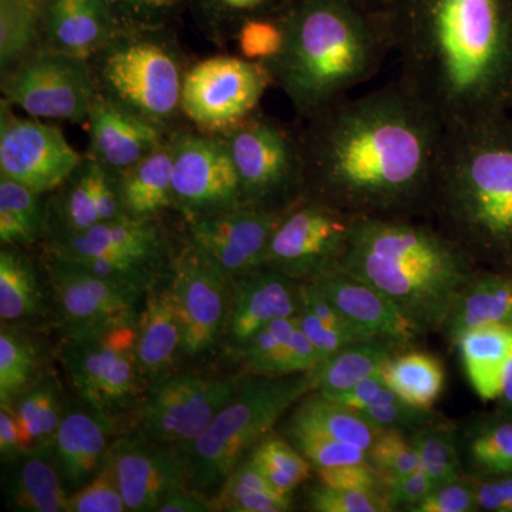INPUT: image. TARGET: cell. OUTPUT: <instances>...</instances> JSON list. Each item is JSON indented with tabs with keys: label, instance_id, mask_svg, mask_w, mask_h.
I'll return each instance as SVG.
<instances>
[{
	"label": "cell",
	"instance_id": "1",
	"mask_svg": "<svg viewBox=\"0 0 512 512\" xmlns=\"http://www.w3.org/2000/svg\"><path fill=\"white\" fill-rule=\"evenodd\" d=\"M305 123V197L353 217L427 215L447 127L399 79Z\"/></svg>",
	"mask_w": 512,
	"mask_h": 512
},
{
	"label": "cell",
	"instance_id": "2",
	"mask_svg": "<svg viewBox=\"0 0 512 512\" xmlns=\"http://www.w3.org/2000/svg\"><path fill=\"white\" fill-rule=\"evenodd\" d=\"M399 80L446 127L512 111V0H389Z\"/></svg>",
	"mask_w": 512,
	"mask_h": 512
},
{
	"label": "cell",
	"instance_id": "3",
	"mask_svg": "<svg viewBox=\"0 0 512 512\" xmlns=\"http://www.w3.org/2000/svg\"><path fill=\"white\" fill-rule=\"evenodd\" d=\"M427 217L478 265L512 269V117L447 127Z\"/></svg>",
	"mask_w": 512,
	"mask_h": 512
},
{
	"label": "cell",
	"instance_id": "4",
	"mask_svg": "<svg viewBox=\"0 0 512 512\" xmlns=\"http://www.w3.org/2000/svg\"><path fill=\"white\" fill-rule=\"evenodd\" d=\"M416 220L356 217L339 266L386 295L426 336L443 332L480 265L436 224Z\"/></svg>",
	"mask_w": 512,
	"mask_h": 512
},
{
	"label": "cell",
	"instance_id": "5",
	"mask_svg": "<svg viewBox=\"0 0 512 512\" xmlns=\"http://www.w3.org/2000/svg\"><path fill=\"white\" fill-rule=\"evenodd\" d=\"M390 52L384 15L353 0H293L284 50L268 70L306 120L375 77Z\"/></svg>",
	"mask_w": 512,
	"mask_h": 512
},
{
	"label": "cell",
	"instance_id": "6",
	"mask_svg": "<svg viewBox=\"0 0 512 512\" xmlns=\"http://www.w3.org/2000/svg\"><path fill=\"white\" fill-rule=\"evenodd\" d=\"M97 93L167 134L184 119L188 64L171 28L123 29L89 59Z\"/></svg>",
	"mask_w": 512,
	"mask_h": 512
},
{
	"label": "cell",
	"instance_id": "7",
	"mask_svg": "<svg viewBox=\"0 0 512 512\" xmlns=\"http://www.w3.org/2000/svg\"><path fill=\"white\" fill-rule=\"evenodd\" d=\"M311 392V372L241 376L234 396L207 431L185 448L188 481L200 490L222 484L245 454L268 437L278 421Z\"/></svg>",
	"mask_w": 512,
	"mask_h": 512
},
{
	"label": "cell",
	"instance_id": "8",
	"mask_svg": "<svg viewBox=\"0 0 512 512\" xmlns=\"http://www.w3.org/2000/svg\"><path fill=\"white\" fill-rule=\"evenodd\" d=\"M221 136L237 168L245 205L284 211L305 197L299 130L256 111Z\"/></svg>",
	"mask_w": 512,
	"mask_h": 512
},
{
	"label": "cell",
	"instance_id": "9",
	"mask_svg": "<svg viewBox=\"0 0 512 512\" xmlns=\"http://www.w3.org/2000/svg\"><path fill=\"white\" fill-rule=\"evenodd\" d=\"M62 362L77 396L107 419L143 393L147 377L138 362L137 323L67 333Z\"/></svg>",
	"mask_w": 512,
	"mask_h": 512
},
{
	"label": "cell",
	"instance_id": "10",
	"mask_svg": "<svg viewBox=\"0 0 512 512\" xmlns=\"http://www.w3.org/2000/svg\"><path fill=\"white\" fill-rule=\"evenodd\" d=\"M49 251L143 291L157 281L161 269L170 268L175 255L157 220H134L127 215L82 234L53 237Z\"/></svg>",
	"mask_w": 512,
	"mask_h": 512
},
{
	"label": "cell",
	"instance_id": "11",
	"mask_svg": "<svg viewBox=\"0 0 512 512\" xmlns=\"http://www.w3.org/2000/svg\"><path fill=\"white\" fill-rule=\"evenodd\" d=\"M2 94L33 119L84 124L97 87L89 60L37 50L2 72Z\"/></svg>",
	"mask_w": 512,
	"mask_h": 512
},
{
	"label": "cell",
	"instance_id": "12",
	"mask_svg": "<svg viewBox=\"0 0 512 512\" xmlns=\"http://www.w3.org/2000/svg\"><path fill=\"white\" fill-rule=\"evenodd\" d=\"M271 84L264 64L212 56L191 64L183 89L184 119L208 134H225L256 113Z\"/></svg>",
	"mask_w": 512,
	"mask_h": 512
},
{
	"label": "cell",
	"instance_id": "13",
	"mask_svg": "<svg viewBox=\"0 0 512 512\" xmlns=\"http://www.w3.org/2000/svg\"><path fill=\"white\" fill-rule=\"evenodd\" d=\"M355 218L328 202L303 197L285 212L262 265L298 282L332 271L342 261Z\"/></svg>",
	"mask_w": 512,
	"mask_h": 512
},
{
	"label": "cell",
	"instance_id": "14",
	"mask_svg": "<svg viewBox=\"0 0 512 512\" xmlns=\"http://www.w3.org/2000/svg\"><path fill=\"white\" fill-rule=\"evenodd\" d=\"M174 150L173 210L185 221L242 207L241 184L221 134L180 130L170 134Z\"/></svg>",
	"mask_w": 512,
	"mask_h": 512
},
{
	"label": "cell",
	"instance_id": "15",
	"mask_svg": "<svg viewBox=\"0 0 512 512\" xmlns=\"http://www.w3.org/2000/svg\"><path fill=\"white\" fill-rule=\"evenodd\" d=\"M241 377L181 373L156 380L141 409L143 436L164 446L188 448L207 431L234 396Z\"/></svg>",
	"mask_w": 512,
	"mask_h": 512
},
{
	"label": "cell",
	"instance_id": "16",
	"mask_svg": "<svg viewBox=\"0 0 512 512\" xmlns=\"http://www.w3.org/2000/svg\"><path fill=\"white\" fill-rule=\"evenodd\" d=\"M46 271L67 333L136 325L146 291L47 251Z\"/></svg>",
	"mask_w": 512,
	"mask_h": 512
},
{
	"label": "cell",
	"instance_id": "17",
	"mask_svg": "<svg viewBox=\"0 0 512 512\" xmlns=\"http://www.w3.org/2000/svg\"><path fill=\"white\" fill-rule=\"evenodd\" d=\"M83 154L59 128L39 119H22L12 104L0 103V177L39 194H52L69 178Z\"/></svg>",
	"mask_w": 512,
	"mask_h": 512
},
{
	"label": "cell",
	"instance_id": "18",
	"mask_svg": "<svg viewBox=\"0 0 512 512\" xmlns=\"http://www.w3.org/2000/svg\"><path fill=\"white\" fill-rule=\"evenodd\" d=\"M168 281L180 316L181 352L198 356L217 345L227 329L232 281L188 242L174 255Z\"/></svg>",
	"mask_w": 512,
	"mask_h": 512
},
{
	"label": "cell",
	"instance_id": "19",
	"mask_svg": "<svg viewBox=\"0 0 512 512\" xmlns=\"http://www.w3.org/2000/svg\"><path fill=\"white\" fill-rule=\"evenodd\" d=\"M242 207L187 222V241L228 279L264 264L285 212Z\"/></svg>",
	"mask_w": 512,
	"mask_h": 512
},
{
	"label": "cell",
	"instance_id": "20",
	"mask_svg": "<svg viewBox=\"0 0 512 512\" xmlns=\"http://www.w3.org/2000/svg\"><path fill=\"white\" fill-rule=\"evenodd\" d=\"M109 458L127 511H157L165 495L188 481L183 448L170 450L146 436L121 437L111 444Z\"/></svg>",
	"mask_w": 512,
	"mask_h": 512
},
{
	"label": "cell",
	"instance_id": "21",
	"mask_svg": "<svg viewBox=\"0 0 512 512\" xmlns=\"http://www.w3.org/2000/svg\"><path fill=\"white\" fill-rule=\"evenodd\" d=\"M363 339H379L399 349L424 336L386 295L336 266L312 279Z\"/></svg>",
	"mask_w": 512,
	"mask_h": 512
},
{
	"label": "cell",
	"instance_id": "22",
	"mask_svg": "<svg viewBox=\"0 0 512 512\" xmlns=\"http://www.w3.org/2000/svg\"><path fill=\"white\" fill-rule=\"evenodd\" d=\"M120 173L84 154L79 165L56 191L49 204V228L55 237L82 234L87 229L124 217Z\"/></svg>",
	"mask_w": 512,
	"mask_h": 512
},
{
	"label": "cell",
	"instance_id": "23",
	"mask_svg": "<svg viewBox=\"0 0 512 512\" xmlns=\"http://www.w3.org/2000/svg\"><path fill=\"white\" fill-rule=\"evenodd\" d=\"M301 282L261 265L232 279L227 336L241 350L272 320L291 318L299 311Z\"/></svg>",
	"mask_w": 512,
	"mask_h": 512
},
{
	"label": "cell",
	"instance_id": "24",
	"mask_svg": "<svg viewBox=\"0 0 512 512\" xmlns=\"http://www.w3.org/2000/svg\"><path fill=\"white\" fill-rule=\"evenodd\" d=\"M87 128L86 154L117 173L150 156L170 136L156 124L100 93L94 97Z\"/></svg>",
	"mask_w": 512,
	"mask_h": 512
},
{
	"label": "cell",
	"instance_id": "25",
	"mask_svg": "<svg viewBox=\"0 0 512 512\" xmlns=\"http://www.w3.org/2000/svg\"><path fill=\"white\" fill-rule=\"evenodd\" d=\"M120 30L110 0H46L40 50L89 60Z\"/></svg>",
	"mask_w": 512,
	"mask_h": 512
},
{
	"label": "cell",
	"instance_id": "26",
	"mask_svg": "<svg viewBox=\"0 0 512 512\" xmlns=\"http://www.w3.org/2000/svg\"><path fill=\"white\" fill-rule=\"evenodd\" d=\"M111 421L87 406H72L64 412L53 454L67 491L79 490L103 467L111 447Z\"/></svg>",
	"mask_w": 512,
	"mask_h": 512
},
{
	"label": "cell",
	"instance_id": "27",
	"mask_svg": "<svg viewBox=\"0 0 512 512\" xmlns=\"http://www.w3.org/2000/svg\"><path fill=\"white\" fill-rule=\"evenodd\" d=\"M3 495L10 510L66 512L69 491L57 468L53 446H36L6 460Z\"/></svg>",
	"mask_w": 512,
	"mask_h": 512
},
{
	"label": "cell",
	"instance_id": "28",
	"mask_svg": "<svg viewBox=\"0 0 512 512\" xmlns=\"http://www.w3.org/2000/svg\"><path fill=\"white\" fill-rule=\"evenodd\" d=\"M183 332L168 272L147 289L137 320V356L146 377L161 379L181 352Z\"/></svg>",
	"mask_w": 512,
	"mask_h": 512
},
{
	"label": "cell",
	"instance_id": "29",
	"mask_svg": "<svg viewBox=\"0 0 512 512\" xmlns=\"http://www.w3.org/2000/svg\"><path fill=\"white\" fill-rule=\"evenodd\" d=\"M512 326V269H477L458 293L443 333L456 345L458 338L481 326Z\"/></svg>",
	"mask_w": 512,
	"mask_h": 512
},
{
	"label": "cell",
	"instance_id": "30",
	"mask_svg": "<svg viewBox=\"0 0 512 512\" xmlns=\"http://www.w3.org/2000/svg\"><path fill=\"white\" fill-rule=\"evenodd\" d=\"M173 170V143L168 136L150 156L121 171L124 214L134 220L156 221L165 210H173Z\"/></svg>",
	"mask_w": 512,
	"mask_h": 512
},
{
	"label": "cell",
	"instance_id": "31",
	"mask_svg": "<svg viewBox=\"0 0 512 512\" xmlns=\"http://www.w3.org/2000/svg\"><path fill=\"white\" fill-rule=\"evenodd\" d=\"M456 346L477 396L484 402L497 400L504 367L512 353V326H481L467 330L458 338Z\"/></svg>",
	"mask_w": 512,
	"mask_h": 512
},
{
	"label": "cell",
	"instance_id": "32",
	"mask_svg": "<svg viewBox=\"0 0 512 512\" xmlns=\"http://www.w3.org/2000/svg\"><path fill=\"white\" fill-rule=\"evenodd\" d=\"M399 350L379 339L349 343L312 370L313 392L325 397L346 392L366 377L382 372Z\"/></svg>",
	"mask_w": 512,
	"mask_h": 512
},
{
	"label": "cell",
	"instance_id": "33",
	"mask_svg": "<svg viewBox=\"0 0 512 512\" xmlns=\"http://www.w3.org/2000/svg\"><path fill=\"white\" fill-rule=\"evenodd\" d=\"M458 431L467 476L490 478L512 474L511 416L476 420Z\"/></svg>",
	"mask_w": 512,
	"mask_h": 512
},
{
	"label": "cell",
	"instance_id": "34",
	"mask_svg": "<svg viewBox=\"0 0 512 512\" xmlns=\"http://www.w3.org/2000/svg\"><path fill=\"white\" fill-rule=\"evenodd\" d=\"M288 424L369 451L380 430L335 400L311 392L296 403Z\"/></svg>",
	"mask_w": 512,
	"mask_h": 512
},
{
	"label": "cell",
	"instance_id": "35",
	"mask_svg": "<svg viewBox=\"0 0 512 512\" xmlns=\"http://www.w3.org/2000/svg\"><path fill=\"white\" fill-rule=\"evenodd\" d=\"M45 195L0 177V242L28 247L49 234V202Z\"/></svg>",
	"mask_w": 512,
	"mask_h": 512
},
{
	"label": "cell",
	"instance_id": "36",
	"mask_svg": "<svg viewBox=\"0 0 512 512\" xmlns=\"http://www.w3.org/2000/svg\"><path fill=\"white\" fill-rule=\"evenodd\" d=\"M384 382L403 402L431 409L446 384L443 363L430 353H396L382 370Z\"/></svg>",
	"mask_w": 512,
	"mask_h": 512
},
{
	"label": "cell",
	"instance_id": "37",
	"mask_svg": "<svg viewBox=\"0 0 512 512\" xmlns=\"http://www.w3.org/2000/svg\"><path fill=\"white\" fill-rule=\"evenodd\" d=\"M215 511L286 512L292 510V495L279 493L249 458L242 460L224 481Z\"/></svg>",
	"mask_w": 512,
	"mask_h": 512
},
{
	"label": "cell",
	"instance_id": "38",
	"mask_svg": "<svg viewBox=\"0 0 512 512\" xmlns=\"http://www.w3.org/2000/svg\"><path fill=\"white\" fill-rule=\"evenodd\" d=\"M46 0H0V72L42 47Z\"/></svg>",
	"mask_w": 512,
	"mask_h": 512
},
{
	"label": "cell",
	"instance_id": "39",
	"mask_svg": "<svg viewBox=\"0 0 512 512\" xmlns=\"http://www.w3.org/2000/svg\"><path fill=\"white\" fill-rule=\"evenodd\" d=\"M293 0H188L205 36L217 45L234 39L242 22L255 16L285 12Z\"/></svg>",
	"mask_w": 512,
	"mask_h": 512
},
{
	"label": "cell",
	"instance_id": "40",
	"mask_svg": "<svg viewBox=\"0 0 512 512\" xmlns=\"http://www.w3.org/2000/svg\"><path fill=\"white\" fill-rule=\"evenodd\" d=\"M40 289L35 268L15 247L0 252V318L2 323L18 322L37 315Z\"/></svg>",
	"mask_w": 512,
	"mask_h": 512
},
{
	"label": "cell",
	"instance_id": "41",
	"mask_svg": "<svg viewBox=\"0 0 512 512\" xmlns=\"http://www.w3.org/2000/svg\"><path fill=\"white\" fill-rule=\"evenodd\" d=\"M407 437L419 454L421 468L429 474L436 487L464 476L460 431L453 424L441 419Z\"/></svg>",
	"mask_w": 512,
	"mask_h": 512
},
{
	"label": "cell",
	"instance_id": "42",
	"mask_svg": "<svg viewBox=\"0 0 512 512\" xmlns=\"http://www.w3.org/2000/svg\"><path fill=\"white\" fill-rule=\"evenodd\" d=\"M10 406L18 416L26 447L53 446L66 412L53 380L33 384Z\"/></svg>",
	"mask_w": 512,
	"mask_h": 512
},
{
	"label": "cell",
	"instance_id": "43",
	"mask_svg": "<svg viewBox=\"0 0 512 512\" xmlns=\"http://www.w3.org/2000/svg\"><path fill=\"white\" fill-rule=\"evenodd\" d=\"M40 357L29 339L3 323L0 332V404L10 406L36 382Z\"/></svg>",
	"mask_w": 512,
	"mask_h": 512
},
{
	"label": "cell",
	"instance_id": "44",
	"mask_svg": "<svg viewBox=\"0 0 512 512\" xmlns=\"http://www.w3.org/2000/svg\"><path fill=\"white\" fill-rule=\"evenodd\" d=\"M269 483L282 494L292 495L309 476L312 466L292 446L291 441L271 433L251 451L248 457Z\"/></svg>",
	"mask_w": 512,
	"mask_h": 512
},
{
	"label": "cell",
	"instance_id": "45",
	"mask_svg": "<svg viewBox=\"0 0 512 512\" xmlns=\"http://www.w3.org/2000/svg\"><path fill=\"white\" fill-rule=\"evenodd\" d=\"M286 10L242 22L232 39L238 47V56L266 67L274 63L286 43Z\"/></svg>",
	"mask_w": 512,
	"mask_h": 512
},
{
	"label": "cell",
	"instance_id": "46",
	"mask_svg": "<svg viewBox=\"0 0 512 512\" xmlns=\"http://www.w3.org/2000/svg\"><path fill=\"white\" fill-rule=\"evenodd\" d=\"M298 315L291 318L272 320L256 332L241 352L247 373L252 375L275 376L279 357L298 328Z\"/></svg>",
	"mask_w": 512,
	"mask_h": 512
},
{
	"label": "cell",
	"instance_id": "47",
	"mask_svg": "<svg viewBox=\"0 0 512 512\" xmlns=\"http://www.w3.org/2000/svg\"><path fill=\"white\" fill-rule=\"evenodd\" d=\"M286 434L292 446L308 460L312 468L345 466V464L362 463L369 460L367 451L362 448L350 446L316 431L302 429L286 423Z\"/></svg>",
	"mask_w": 512,
	"mask_h": 512
},
{
	"label": "cell",
	"instance_id": "48",
	"mask_svg": "<svg viewBox=\"0 0 512 512\" xmlns=\"http://www.w3.org/2000/svg\"><path fill=\"white\" fill-rule=\"evenodd\" d=\"M367 456L379 471L386 487L396 478L407 476L421 468L416 448L402 431L380 430L367 451Z\"/></svg>",
	"mask_w": 512,
	"mask_h": 512
},
{
	"label": "cell",
	"instance_id": "49",
	"mask_svg": "<svg viewBox=\"0 0 512 512\" xmlns=\"http://www.w3.org/2000/svg\"><path fill=\"white\" fill-rule=\"evenodd\" d=\"M127 511L117 483L116 471L109 456L103 467L86 485L69 494L66 512H124Z\"/></svg>",
	"mask_w": 512,
	"mask_h": 512
},
{
	"label": "cell",
	"instance_id": "50",
	"mask_svg": "<svg viewBox=\"0 0 512 512\" xmlns=\"http://www.w3.org/2000/svg\"><path fill=\"white\" fill-rule=\"evenodd\" d=\"M121 29L170 28L188 0H110Z\"/></svg>",
	"mask_w": 512,
	"mask_h": 512
},
{
	"label": "cell",
	"instance_id": "51",
	"mask_svg": "<svg viewBox=\"0 0 512 512\" xmlns=\"http://www.w3.org/2000/svg\"><path fill=\"white\" fill-rule=\"evenodd\" d=\"M309 510L315 512H389L382 494L340 490L320 484L308 491Z\"/></svg>",
	"mask_w": 512,
	"mask_h": 512
},
{
	"label": "cell",
	"instance_id": "52",
	"mask_svg": "<svg viewBox=\"0 0 512 512\" xmlns=\"http://www.w3.org/2000/svg\"><path fill=\"white\" fill-rule=\"evenodd\" d=\"M366 421H369L377 430L402 431L406 436L420 430L421 427L434 421L441 420L439 414L431 409H420L412 404L403 402L402 399L394 402L370 406L357 412Z\"/></svg>",
	"mask_w": 512,
	"mask_h": 512
},
{
	"label": "cell",
	"instance_id": "53",
	"mask_svg": "<svg viewBox=\"0 0 512 512\" xmlns=\"http://www.w3.org/2000/svg\"><path fill=\"white\" fill-rule=\"evenodd\" d=\"M319 483L340 490L366 491L386 497V484L376 467L369 460L345 466L316 470Z\"/></svg>",
	"mask_w": 512,
	"mask_h": 512
},
{
	"label": "cell",
	"instance_id": "54",
	"mask_svg": "<svg viewBox=\"0 0 512 512\" xmlns=\"http://www.w3.org/2000/svg\"><path fill=\"white\" fill-rule=\"evenodd\" d=\"M478 510L473 477L464 474L451 483L437 485L413 512H474Z\"/></svg>",
	"mask_w": 512,
	"mask_h": 512
},
{
	"label": "cell",
	"instance_id": "55",
	"mask_svg": "<svg viewBox=\"0 0 512 512\" xmlns=\"http://www.w3.org/2000/svg\"><path fill=\"white\" fill-rule=\"evenodd\" d=\"M323 360L325 359L320 355L319 350L316 349L311 339L306 336L301 326L298 325L284 352L279 357L275 376L299 375V373L312 372Z\"/></svg>",
	"mask_w": 512,
	"mask_h": 512
},
{
	"label": "cell",
	"instance_id": "56",
	"mask_svg": "<svg viewBox=\"0 0 512 512\" xmlns=\"http://www.w3.org/2000/svg\"><path fill=\"white\" fill-rule=\"evenodd\" d=\"M436 484L429 474L420 468L414 473L396 478L387 485L386 500L390 510L412 511L434 490Z\"/></svg>",
	"mask_w": 512,
	"mask_h": 512
},
{
	"label": "cell",
	"instance_id": "57",
	"mask_svg": "<svg viewBox=\"0 0 512 512\" xmlns=\"http://www.w3.org/2000/svg\"><path fill=\"white\" fill-rule=\"evenodd\" d=\"M335 400L353 412H360L370 406H379L397 399V394L387 386L384 382L383 373L366 377L362 382L356 383L346 392L336 394V396L328 397Z\"/></svg>",
	"mask_w": 512,
	"mask_h": 512
},
{
	"label": "cell",
	"instance_id": "58",
	"mask_svg": "<svg viewBox=\"0 0 512 512\" xmlns=\"http://www.w3.org/2000/svg\"><path fill=\"white\" fill-rule=\"evenodd\" d=\"M298 320L299 326L306 333V336L311 339V342L319 350L323 359H328L329 356L345 348L349 343L359 342L349 333L326 326L322 320L316 318L311 312L305 311V309L299 308Z\"/></svg>",
	"mask_w": 512,
	"mask_h": 512
},
{
	"label": "cell",
	"instance_id": "59",
	"mask_svg": "<svg viewBox=\"0 0 512 512\" xmlns=\"http://www.w3.org/2000/svg\"><path fill=\"white\" fill-rule=\"evenodd\" d=\"M473 480L478 510L512 512V474L490 478L473 477Z\"/></svg>",
	"mask_w": 512,
	"mask_h": 512
},
{
	"label": "cell",
	"instance_id": "60",
	"mask_svg": "<svg viewBox=\"0 0 512 512\" xmlns=\"http://www.w3.org/2000/svg\"><path fill=\"white\" fill-rule=\"evenodd\" d=\"M28 450L18 416L12 406H0V453L3 461Z\"/></svg>",
	"mask_w": 512,
	"mask_h": 512
},
{
	"label": "cell",
	"instance_id": "61",
	"mask_svg": "<svg viewBox=\"0 0 512 512\" xmlns=\"http://www.w3.org/2000/svg\"><path fill=\"white\" fill-rule=\"evenodd\" d=\"M212 500L202 497L198 491L185 487L175 488L158 505L157 512H214Z\"/></svg>",
	"mask_w": 512,
	"mask_h": 512
},
{
	"label": "cell",
	"instance_id": "62",
	"mask_svg": "<svg viewBox=\"0 0 512 512\" xmlns=\"http://www.w3.org/2000/svg\"><path fill=\"white\" fill-rule=\"evenodd\" d=\"M508 413L512 414V353L504 367L503 380H501V393L498 397Z\"/></svg>",
	"mask_w": 512,
	"mask_h": 512
},
{
	"label": "cell",
	"instance_id": "63",
	"mask_svg": "<svg viewBox=\"0 0 512 512\" xmlns=\"http://www.w3.org/2000/svg\"><path fill=\"white\" fill-rule=\"evenodd\" d=\"M360 8L367 10V12L375 13V15H384L386 12L389 0H353Z\"/></svg>",
	"mask_w": 512,
	"mask_h": 512
}]
</instances>
